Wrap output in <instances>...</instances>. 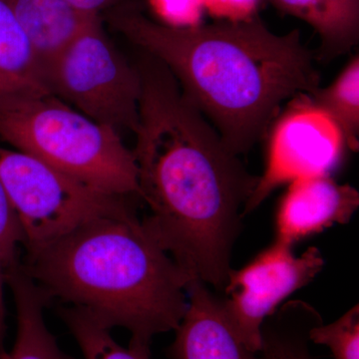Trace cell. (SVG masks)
<instances>
[{"label": "cell", "instance_id": "11", "mask_svg": "<svg viewBox=\"0 0 359 359\" xmlns=\"http://www.w3.org/2000/svg\"><path fill=\"white\" fill-rule=\"evenodd\" d=\"M45 82L55 61L92 25L97 13L66 0H8ZM46 84V83H45Z\"/></svg>", "mask_w": 359, "mask_h": 359}, {"label": "cell", "instance_id": "22", "mask_svg": "<svg viewBox=\"0 0 359 359\" xmlns=\"http://www.w3.org/2000/svg\"><path fill=\"white\" fill-rule=\"evenodd\" d=\"M66 1L70 2L73 6L79 7L83 11L97 13L99 9L109 4L112 0H66Z\"/></svg>", "mask_w": 359, "mask_h": 359}, {"label": "cell", "instance_id": "7", "mask_svg": "<svg viewBox=\"0 0 359 359\" xmlns=\"http://www.w3.org/2000/svg\"><path fill=\"white\" fill-rule=\"evenodd\" d=\"M323 266L316 248L297 257L292 245L275 241L244 268L231 269L222 302L229 323L248 348L259 353L264 320L287 297L311 283Z\"/></svg>", "mask_w": 359, "mask_h": 359}, {"label": "cell", "instance_id": "21", "mask_svg": "<svg viewBox=\"0 0 359 359\" xmlns=\"http://www.w3.org/2000/svg\"><path fill=\"white\" fill-rule=\"evenodd\" d=\"M205 13L226 22H238L257 16L261 0H203Z\"/></svg>", "mask_w": 359, "mask_h": 359}, {"label": "cell", "instance_id": "14", "mask_svg": "<svg viewBox=\"0 0 359 359\" xmlns=\"http://www.w3.org/2000/svg\"><path fill=\"white\" fill-rule=\"evenodd\" d=\"M51 93L8 0H0V94Z\"/></svg>", "mask_w": 359, "mask_h": 359}, {"label": "cell", "instance_id": "10", "mask_svg": "<svg viewBox=\"0 0 359 359\" xmlns=\"http://www.w3.org/2000/svg\"><path fill=\"white\" fill-rule=\"evenodd\" d=\"M189 304L174 341L168 347L170 359H264L250 351L231 327L222 299L208 285L193 280Z\"/></svg>", "mask_w": 359, "mask_h": 359}, {"label": "cell", "instance_id": "8", "mask_svg": "<svg viewBox=\"0 0 359 359\" xmlns=\"http://www.w3.org/2000/svg\"><path fill=\"white\" fill-rule=\"evenodd\" d=\"M346 141L334 120L309 94L294 97L269 136L266 168L243 211H254L275 189L304 177L330 175Z\"/></svg>", "mask_w": 359, "mask_h": 359}, {"label": "cell", "instance_id": "19", "mask_svg": "<svg viewBox=\"0 0 359 359\" xmlns=\"http://www.w3.org/2000/svg\"><path fill=\"white\" fill-rule=\"evenodd\" d=\"M23 244L20 224L4 186L0 182V351L4 349L6 335V301H4V275L9 269L16 266L18 245Z\"/></svg>", "mask_w": 359, "mask_h": 359}, {"label": "cell", "instance_id": "5", "mask_svg": "<svg viewBox=\"0 0 359 359\" xmlns=\"http://www.w3.org/2000/svg\"><path fill=\"white\" fill-rule=\"evenodd\" d=\"M0 182L27 256L96 219L133 214L124 198L96 190L18 150L0 147Z\"/></svg>", "mask_w": 359, "mask_h": 359}, {"label": "cell", "instance_id": "13", "mask_svg": "<svg viewBox=\"0 0 359 359\" xmlns=\"http://www.w3.org/2000/svg\"><path fill=\"white\" fill-rule=\"evenodd\" d=\"M318 33L323 55H341L358 43L359 0H271Z\"/></svg>", "mask_w": 359, "mask_h": 359}, {"label": "cell", "instance_id": "4", "mask_svg": "<svg viewBox=\"0 0 359 359\" xmlns=\"http://www.w3.org/2000/svg\"><path fill=\"white\" fill-rule=\"evenodd\" d=\"M0 138L101 192L140 195L133 151L120 133L52 93L0 94Z\"/></svg>", "mask_w": 359, "mask_h": 359}, {"label": "cell", "instance_id": "17", "mask_svg": "<svg viewBox=\"0 0 359 359\" xmlns=\"http://www.w3.org/2000/svg\"><path fill=\"white\" fill-rule=\"evenodd\" d=\"M61 316L84 359H152L150 349L122 346L113 339L109 328L80 309L68 306L61 311Z\"/></svg>", "mask_w": 359, "mask_h": 359}, {"label": "cell", "instance_id": "1", "mask_svg": "<svg viewBox=\"0 0 359 359\" xmlns=\"http://www.w3.org/2000/svg\"><path fill=\"white\" fill-rule=\"evenodd\" d=\"M133 151L146 231L192 278L224 292L252 176L185 97L163 92L142 105Z\"/></svg>", "mask_w": 359, "mask_h": 359}, {"label": "cell", "instance_id": "12", "mask_svg": "<svg viewBox=\"0 0 359 359\" xmlns=\"http://www.w3.org/2000/svg\"><path fill=\"white\" fill-rule=\"evenodd\" d=\"M13 292L16 334L13 348L2 351L0 359H73L58 346L44 318L47 295L25 269L15 266L4 276Z\"/></svg>", "mask_w": 359, "mask_h": 359}, {"label": "cell", "instance_id": "9", "mask_svg": "<svg viewBox=\"0 0 359 359\" xmlns=\"http://www.w3.org/2000/svg\"><path fill=\"white\" fill-rule=\"evenodd\" d=\"M276 216V240L292 245L353 218L359 193L330 175L304 177L289 183Z\"/></svg>", "mask_w": 359, "mask_h": 359}, {"label": "cell", "instance_id": "16", "mask_svg": "<svg viewBox=\"0 0 359 359\" xmlns=\"http://www.w3.org/2000/svg\"><path fill=\"white\" fill-rule=\"evenodd\" d=\"M313 102L327 113L339 127L346 147H359V58L353 57L327 88L309 94Z\"/></svg>", "mask_w": 359, "mask_h": 359}, {"label": "cell", "instance_id": "6", "mask_svg": "<svg viewBox=\"0 0 359 359\" xmlns=\"http://www.w3.org/2000/svg\"><path fill=\"white\" fill-rule=\"evenodd\" d=\"M47 88L99 124L137 131L142 79L101 32L87 28L55 61L45 77Z\"/></svg>", "mask_w": 359, "mask_h": 359}, {"label": "cell", "instance_id": "18", "mask_svg": "<svg viewBox=\"0 0 359 359\" xmlns=\"http://www.w3.org/2000/svg\"><path fill=\"white\" fill-rule=\"evenodd\" d=\"M313 344L325 346L334 359H359V306L348 309L334 323H318L309 332Z\"/></svg>", "mask_w": 359, "mask_h": 359}, {"label": "cell", "instance_id": "3", "mask_svg": "<svg viewBox=\"0 0 359 359\" xmlns=\"http://www.w3.org/2000/svg\"><path fill=\"white\" fill-rule=\"evenodd\" d=\"M25 271L52 297L112 330L129 346L150 349L155 335L176 330L188 309L192 278L135 214L85 224L36 254Z\"/></svg>", "mask_w": 359, "mask_h": 359}, {"label": "cell", "instance_id": "20", "mask_svg": "<svg viewBox=\"0 0 359 359\" xmlns=\"http://www.w3.org/2000/svg\"><path fill=\"white\" fill-rule=\"evenodd\" d=\"M165 25L174 27L201 25L205 13L203 0H157Z\"/></svg>", "mask_w": 359, "mask_h": 359}, {"label": "cell", "instance_id": "15", "mask_svg": "<svg viewBox=\"0 0 359 359\" xmlns=\"http://www.w3.org/2000/svg\"><path fill=\"white\" fill-rule=\"evenodd\" d=\"M320 323H323L320 313L308 302H287L263 323L262 358L314 359L309 347V332Z\"/></svg>", "mask_w": 359, "mask_h": 359}, {"label": "cell", "instance_id": "2", "mask_svg": "<svg viewBox=\"0 0 359 359\" xmlns=\"http://www.w3.org/2000/svg\"><path fill=\"white\" fill-rule=\"evenodd\" d=\"M112 21L172 73L236 155L248 152L266 133L285 100L320 87L313 55L299 32L276 34L257 15L174 27L126 9Z\"/></svg>", "mask_w": 359, "mask_h": 359}]
</instances>
